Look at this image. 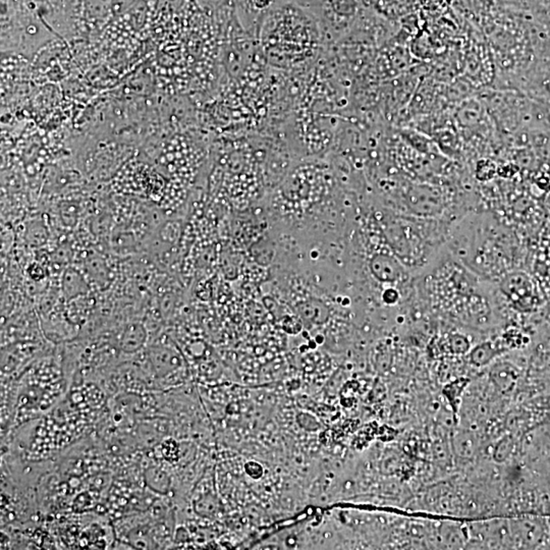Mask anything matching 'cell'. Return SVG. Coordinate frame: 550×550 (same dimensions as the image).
Masks as SVG:
<instances>
[{"mask_svg": "<svg viewBox=\"0 0 550 550\" xmlns=\"http://www.w3.org/2000/svg\"><path fill=\"white\" fill-rule=\"evenodd\" d=\"M501 290L504 297L519 311H530L538 304L533 280L526 273L515 271L502 278Z\"/></svg>", "mask_w": 550, "mask_h": 550, "instance_id": "6da1fadb", "label": "cell"}, {"mask_svg": "<svg viewBox=\"0 0 550 550\" xmlns=\"http://www.w3.org/2000/svg\"><path fill=\"white\" fill-rule=\"evenodd\" d=\"M370 267L373 275L380 282H397L405 277V270L399 261L386 254L375 256Z\"/></svg>", "mask_w": 550, "mask_h": 550, "instance_id": "7a4b0ae2", "label": "cell"}, {"mask_svg": "<svg viewBox=\"0 0 550 550\" xmlns=\"http://www.w3.org/2000/svg\"><path fill=\"white\" fill-rule=\"evenodd\" d=\"M497 355V350L493 347L492 343H484L472 350L470 359H471L472 364L482 367L489 364Z\"/></svg>", "mask_w": 550, "mask_h": 550, "instance_id": "3957f363", "label": "cell"}, {"mask_svg": "<svg viewBox=\"0 0 550 550\" xmlns=\"http://www.w3.org/2000/svg\"><path fill=\"white\" fill-rule=\"evenodd\" d=\"M492 376L495 377V384H497L502 389H506L510 388L513 386V382H514V369L506 364L499 365L493 371Z\"/></svg>", "mask_w": 550, "mask_h": 550, "instance_id": "277c9868", "label": "cell"}, {"mask_svg": "<svg viewBox=\"0 0 550 550\" xmlns=\"http://www.w3.org/2000/svg\"><path fill=\"white\" fill-rule=\"evenodd\" d=\"M449 343H451L452 351L456 354L466 353L470 347L468 340L462 336H454L453 338L449 340Z\"/></svg>", "mask_w": 550, "mask_h": 550, "instance_id": "5b68a950", "label": "cell"}]
</instances>
